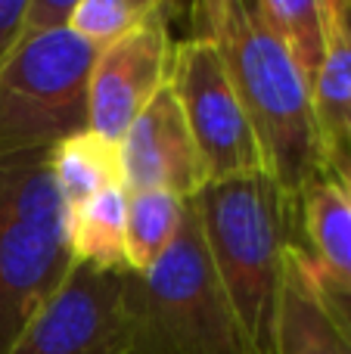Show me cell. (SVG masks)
Masks as SVG:
<instances>
[{
    "label": "cell",
    "instance_id": "obj_1",
    "mask_svg": "<svg viewBox=\"0 0 351 354\" xmlns=\"http://www.w3.org/2000/svg\"><path fill=\"white\" fill-rule=\"evenodd\" d=\"M190 37L209 41L221 56L258 143L265 174L302 199L311 183L327 177L308 81L249 0L190 6Z\"/></svg>",
    "mask_w": 351,
    "mask_h": 354
},
{
    "label": "cell",
    "instance_id": "obj_2",
    "mask_svg": "<svg viewBox=\"0 0 351 354\" xmlns=\"http://www.w3.org/2000/svg\"><path fill=\"white\" fill-rule=\"evenodd\" d=\"M211 268L252 354H277L286 255L305 249L302 199L267 174L209 180L193 196Z\"/></svg>",
    "mask_w": 351,
    "mask_h": 354
},
{
    "label": "cell",
    "instance_id": "obj_3",
    "mask_svg": "<svg viewBox=\"0 0 351 354\" xmlns=\"http://www.w3.org/2000/svg\"><path fill=\"white\" fill-rule=\"evenodd\" d=\"M75 258L50 149L0 159V354L59 289Z\"/></svg>",
    "mask_w": 351,
    "mask_h": 354
},
{
    "label": "cell",
    "instance_id": "obj_4",
    "mask_svg": "<svg viewBox=\"0 0 351 354\" xmlns=\"http://www.w3.org/2000/svg\"><path fill=\"white\" fill-rule=\"evenodd\" d=\"M128 354H252L211 268L196 208L171 249L146 274L128 270Z\"/></svg>",
    "mask_w": 351,
    "mask_h": 354
},
{
    "label": "cell",
    "instance_id": "obj_5",
    "mask_svg": "<svg viewBox=\"0 0 351 354\" xmlns=\"http://www.w3.org/2000/svg\"><path fill=\"white\" fill-rule=\"evenodd\" d=\"M93 59L97 50L72 28L19 41L0 62V159L91 131Z\"/></svg>",
    "mask_w": 351,
    "mask_h": 354
},
{
    "label": "cell",
    "instance_id": "obj_6",
    "mask_svg": "<svg viewBox=\"0 0 351 354\" xmlns=\"http://www.w3.org/2000/svg\"><path fill=\"white\" fill-rule=\"evenodd\" d=\"M168 84L184 109L205 183L265 174V162L240 97L230 84L221 56L209 41L184 37L174 44Z\"/></svg>",
    "mask_w": 351,
    "mask_h": 354
},
{
    "label": "cell",
    "instance_id": "obj_7",
    "mask_svg": "<svg viewBox=\"0 0 351 354\" xmlns=\"http://www.w3.org/2000/svg\"><path fill=\"white\" fill-rule=\"evenodd\" d=\"M128 268L72 264L6 354H128Z\"/></svg>",
    "mask_w": 351,
    "mask_h": 354
},
{
    "label": "cell",
    "instance_id": "obj_8",
    "mask_svg": "<svg viewBox=\"0 0 351 354\" xmlns=\"http://www.w3.org/2000/svg\"><path fill=\"white\" fill-rule=\"evenodd\" d=\"M159 3L137 28L97 50L91 68V131L118 143L143 106L168 84L171 68V22Z\"/></svg>",
    "mask_w": 351,
    "mask_h": 354
},
{
    "label": "cell",
    "instance_id": "obj_9",
    "mask_svg": "<svg viewBox=\"0 0 351 354\" xmlns=\"http://www.w3.org/2000/svg\"><path fill=\"white\" fill-rule=\"evenodd\" d=\"M118 165H122V187L128 193L165 189L190 202L202 189V162L171 84L162 87L122 134Z\"/></svg>",
    "mask_w": 351,
    "mask_h": 354
},
{
    "label": "cell",
    "instance_id": "obj_10",
    "mask_svg": "<svg viewBox=\"0 0 351 354\" xmlns=\"http://www.w3.org/2000/svg\"><path fill=\"white\" fill-rule=\"evenodd\" d=\"M277 354H351V339L323 301L317 270L305 249H290L286 255Z\"/></svg>",
    "mask_w": 351,
    "mask_h": 354
},
{
    "label": "cell",
    "instance_id": "obj_11",
    "mask_svg": "<svg viewBox=\"0 0 351 354\" xmlns=\"http://www.w3.org/2000/svg\"><path fill=\"white\" fill-rule=\"evenodd\" d=\"M302 233L317 274L351 292V196L330 174L302 193Z\"/></svg>",
    "mask_w": 351,
    "mask_h": 354
},
{
    "label": "cell",
    "instance_id": "obj_12",
    "mask_svg": "<svg viewBox=\"0 0 351 354\" xmlns=\"http://www.w3.org/2000/svg\"><path fill=\"white\" fill-rule=\"evenodd\" d=\"M311 100H314L323 165L330 171L339 162L351 159V31L339 12V0L333 3L327 56L311 84Z\"/></svg>",
    "mask_w": 351,
    "mask_h": 354
},
{
    "label": "cell",
    "instance_id": "obj_13",
    "mask_svg": "<svg viewBox=\"0 0 351 354\" xmlns=\"http://www.w3.org/2000/svg\"><path fill=\"white\" fill-rule=\"evenodd\" d=\"M333 3L336 0H255L252 3L261 25L277 37V44L286 50L308 87L314 84L327 56Z\"/></svg>",
    "mask_w": 351,
    "mask_h": 354
},
{
    "label": "cell",
    "instance_id": "obj_14",
    "mask_svg": "<svg viewBox=\"0 0 351 354\" xmlns=\"http://www.w3.org/2000/svg\"><path fill=\"white\" fill-rule=\"evenodd\" d=\"M128 243V189L118 183L68 208V249L78 264L103 270L124 268Z\"/></svg>",
    "mask_w": 351,
    "mask_h": 354
},
{
    "label": "cell",
    "instance_id": "obj_15",
    "mask_svg": "<svg viewBox=\"0 0 351 354\" xmlns=\"http://www.w3.org/2000/svg\"><path fill=\"white\" fill-rule=\"evenodd\" d=\"M50 165L66 208H78L91 196L103 193L122 183V165H118V143L84 131L68 137L59 147L50 149Z\"/></svg>",
    "mask_w": 351,
    "mask_h": 354
},
{
    "label": "cell",
    "instance_id": "obj_16",
    "mask_svg": "<svg viewBox=\"0 0 351 354\" xmlns=\"http://www.w3.org/2000/svg\"><path fill=\"white\" fill-rule=\"evenodd\" d=\"M187 218V202L165 189H137L128 193V243L124 268L131 274H146L162 261L178 239Z\"/></svg>",
    "mask_w": 351,
    "mask_h": 354
},
{
    "label": "cell",
    "instance_id": "obj_17",
    "mask_svg": "<svg viewBox=\"0 0 351 354\" xmlns=\"http://www.w3.org/2000/svg\"><path fill=\"white\" fill-rule=\"evenodd\" d=\"M155 6L159 0H78L68 28L93 50H103L137 28Z\"/></svg>",
    "mask_w": 351,
    "mask_h": 354
},
{
    "label": "cell",
    "instance_id": "obj_18",
    "mask_svg": "<svg viewBox=\"0 0 351 354\" xmlns=\"http://www.w3.org/2000/svg\"><path fill=\"white\" fill-rule=\"evenodd\" d=\"M75 3H78V0H28L22 37H37V35H50V31L68 28Z\"/></svg>",
    "mask_w": 351,
    "mask_h": 354
},
{
    "label": "cell",
    "instance_id": "obj_19",
    "mask_svg": "<svg viewBox=\"0 0 351 354\" xmlns=\"http://www.w3.org/2000/svg\"><path fill=\"white\" fill-rule=\"evenodd\" d=\"M28 0H0V62L19 47Z\"/></svg>",
    "mask_w": 351,
    "mask_h": 354
},
{
    "label": "cell",
    "instance_id": "obj_20",
    "mask_svg": "<svg viewBox=\"0 0 351 354\" xmlns=\"http://www.w3.org/2000/svg\"><path fill=\"white\" fill-rule=\"evenodd\" d=\"M317 270V268H314ZM317 283H321V292H323V301L330 305V311H333V317L339 320V326L348 333L351 339V292H345V289H336L330 286L327 280H323L321 274H317Z\"/></svg>",
    "mask_w": 351,
    "mask_h": 354
},
{
    "label": "cell",
    "instance_id": "obj_21",
    "mask_svg": "<svg viewBox=\"0 0 351 354\" xmlns=\"http://www.w3.org/2000/svg\"><path fill=\"white\" fill-rule=\"evenodd\" d=\"M330 177H333V180L336 183H339V187L342 189H345V193L351 196V159H345V162H339V165H336V168H330V171H327Z\"/></svg>",
    "mask_w": 351,
    "mask_h": 354
},
{
    "label": "cell",
    "instance_id": "obj_22",
    "mask_svg": "<svg viewBox=\"0 0 351 354\" xmlns=\"http://www.w3.org/2000/svg\"><path fill=\"white\" fill-rule=\"evenodd\" d=\"M339 12L345 19V28L351 31V0H339Z\"/></svg>",
    "mask_w": 351,
    "mask_h": 354
}]
</instances>
